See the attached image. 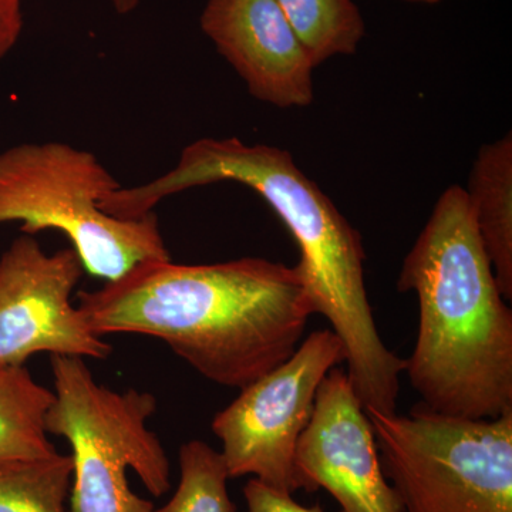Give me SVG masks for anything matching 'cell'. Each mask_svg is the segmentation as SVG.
I'll list each match as a JSON object with an SVG mask.
<instances>
[{"instance_id": "cell-1", "label": "cell", "mask_w": 512, "mask_h": 512, "mask_svg": "<svg viewBox=\"0 0 512 512\" xmlns=\"http://www.w3.org/2000/svg\"><path fill=\"white\" fill-rule=\"evenodd\" d=\"M77 308L101 338L163 340L205 379L239 390L285 363L315 315L299 269L264 258L144 262L96 291L77 292Z\"/></svg>"}, {"instance_id": "cell-2", "label": "cell", "mask_w": 512, "mask_h": 512, "mask_svg": "<svg viewBox=\"0 0 512 512\" xmlns=\"http://www.w3.org/2000/svg\"><path fill=\"white\" fill-rule=\"evenodd\" d=\"M227 181L261 195L295 238L301 252L296 268L313 311L325 316L342 340L348 375L365 410L396 413L406 359L387 348L377 330L365 286L362 237L299 170L289 151L248 146L235 137L201 138L184 148L163 177L120 187L103 198L100 208L119 220H140L170 195Z\"/></svg>"}, {"instance_id": "cell-3", "label": "cell", "mask_w": 512, "mask_h": 512, "mask_svg": "<svg viewBox=\"0 0 512 512\" xmlns=\"http://www.w3.org/2000/svg\"><path fill=\"white\" fill-rule=\"evenodd\" d=\"M397 289L419 299V332L404 372L421 406L471 420L512 412V311L466 190L453 185L440 195Z\"/></svg>"}, {"instance_id": "cell-4", "label": "cell", "mask_w": 512, "mask_h": 512, "mask_svg": "<svg viewBox=\"0 0 512 512\" xmlns=\"http://www.w3.org/2000/svg\"><path fill=\"white\" fill-rule=\"evenodd\" d=\"M119 181L86 150L28 143L0 153V224L20 222L23 234L63 232L84 272L109 282L148 261L171 259L156 214L119 220L100 202Z\"/></svg>"}, {"instance_id": "cell-5", "label": "cell", "mask_w": 512, "mask_h": 512, "mask_svg": "<svg viewBox=\"0 0 512 512\" xmlns=\"http://www.w3.org/2000/svg\"><path fill=\"white\" fill-rule=\"evenodd\" d=\"M50 365L55 399L46 430L63 437L72 450L69 512L153 511V501L131 490L127 471L133 470L154 497L170 491V460L147 427L156 397L97 383L80 357L50 356Z\"/></svg>"}, {"instance_id": "cell-6", "label": "cell", "mask_w": 512, "mask_h": 512, "mask_svg": "<svg viewBox=\"0 0 512 512\" xmlns=\"http://www.w3.org/2000/svg\"><path fill=\"white\" fill-rule=\"evenodd\" d=\"M403 512H512V412L460 419L365 410Z\"/></svg>"}, {"instance_id": "cell-7", "label": "cell", "mask_w": 512, "mask_h": 512, "mask_svg": "<svg viewBox=\"0 0 512 512\" xmlns=\"http://www.w3.org/2000/svg\"><path fill=\"white\" fill-rule=\"evenodd\" d=\"M345 363L332 329L311 333L285 363L241 390L212 420L229 478L251 476L275 490H301L295 453L330 370Z\"/></svg>"}, {"instance_id": "cell-8", "label": "cell", "mask_w": 512, "mask_h": 512, "mask_svg": "<svg viewBox=\"0 0 512 512\" xmlns=\"http://www.w3.org/2000/svg\"><path fill=\"white\" fill-rule=\"evenodd\" d=\"M84 274L73 248L47 254L33 235L18 237L0 256V365L30 357L107 359L113 348L84 322L73 293Z\"/></svg>"}, {"instance_id": "cell-9", "label": "cell", "mask_w": 512, "mask_h": 512, "mask_svg": "<svg viewBox=\"0 0 512 512\" xmlns=\"http://www.w3.org/2000/svg\"><path fill=\"white\" fill-rule=\"evenodd\" d=\"M295 467L301 490L328 491L342 512H403L384 476L372 423L343 369L330 370L298 441Z\"/></svg>"}, {"instance_id": "cell-10", "label": "cell", "mask_w": 512, "mask_h": 512, "mask_svg": "<svg viewBox=\"0 0 512 512\" xmlns=\"http://www.w3.org/2000/svg\"><path fill=\"white\" fill-rule=\"evenodd\" d=\"M201 28L255 99L312 104L315 66L276 0H208Z\"/></svg>"}, {"instance_id": "cell-11", "label": "cell", "mask_w": 512, "mask_h": 512, "mask_svg": "<svg viewBox=\"0 0 512 512\" xmlns=\"http://www.w3.org/2000/svg\"><path fill=\"white\" fill-rule=\"evenodd\" d=\"M467 197L495 281L505 301L512 299V136L505 134L478 151Z\"/></svg>"}, {"instance_id": "cell-12", "label": "cell", "mask_w": 512, "mask_h": 512, "mask_svg": "<svg viewBox=\"0 0 512 512\" xmlns=\"http://www.w3.org/2000/svg\"><path fill=\"white\" fill-rule=\"evenodd\" d=\"M55 394L26 366L0 365V468L56 456L46 416Z\"/></svg>"}, {"instance_id": "cell-13", "label": "cell", "mask_w": 512, "mask_h": 512, "mask_svg": "<svg viewBox=\"0 0 512 512\" xmlns=\"http://www.w3.org/2000/svg\"><path fill=\"white\" fill-rule=\"evenodd\" d=\"M313 66L333 56L355 55L365 20L353 0H276Z\"/></svg>"}, {"instance_id": "cell-14", "label": "cell", "mask_w": 512, "mask_h": 512, "mask_svg": "<svg viewBox=\"0 0 512 512\" xmlns=\"http://www.w3.org/2000/svg\"><path fill=\"white\" fill-rule=\"evenodd\" d=\"M72 457L0 468V512H69Z\"/></svg>"}, {"instance_id": "cell-15", "label": "cell", "mask_w": 512, "mask_h": 512, "mask_svg": "<svg viewBox=\"0 0 512 512\" xmlns=\"http://www.w3.org/2000/svg\"><path fill=\"white\" fill-rule=\"evenodd\" d=\"M228 480L220 451L201 440L188 441L180 450L177 490L167 504L151 512H237Z\"/></svg>"}, {"instance_id": "cell-16", "label": "cell", "mask_w": 512, "mask_h": 512, "mask_svg": "<svg viewBox=\"0 0 512 512\" xmlns=\"http://www.w3.org/2000/svg\"><path fill=\"white\" fill-rule=\"evenodd\" d=\"M244 498L248 512H323L319 505L305 507L293 500L291 494L275 490L255 478L245 485Z\"/></svg>"}, {"instance_id": "cell-17", "label": "cell", "mask_w": 512, "mask_h": 512, "mask_svg": "<svg viewBox=\"0 0 512 512\" xmlns=\"http://www.w3.org/2000/svg\"><path fill=\"white\" fill-rule=\"evenodd\" d=\"M22 0H0V60L18 42L22 32Z\"/></svg>"}, {"instance_id": "cell-18", "label": "cell", "mask_w": 512, "mask_h": 512, "mask_svg": "<svg viewBox=\"0 0 512 512\" xmlns=\"http://www.w3.org/2000/svg\"><path fill=\"white\" fill-rule=\"evenodd\" d=\"M113 3L117 12L121 13V15H126V13L133 12L137 8L140 0H113Z\"/></svg>"}, {"instance_id": "cell-19", "label": "cell", "mask_w": 512, "mask_h": 512, "mask_svg": "<svg viewBox=\"0 0 512 512\" xmlns=\"http://www.w3.org/2000/svg\"><path fill=\"white\" fill-rule=\"evenodd\" d=\"M402 2L427 3V5H434V3H439L441 0H402Z\"/></svg>"}]
</instances>
